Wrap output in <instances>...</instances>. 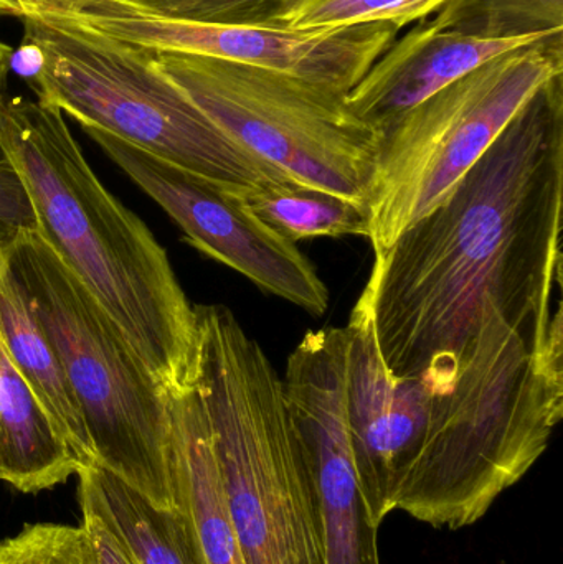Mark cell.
I'll return each mask as SVG.
<instances>
[{"mask_svg":"<svg viewBox=\"0 0 563 564\" xmlns=\"http://www.w3.org/2000/svg\"><path fill=\"white\" fill-rule=\"evenodd\" d=\"M563 73L519 109L442 205L373 254L362 291L383 364L450 393L495 297L563 338Z\"/></svg>","mask_w":563,"mask_h":564,"instance_id":"6da1fadb","label":"cell"},{"mask_svg":"<svg viewBox=\"0 0 563 564\" xmlns=\"http://www.w3.org/2000/svg\"><path fill=\"white\" fill-rule=\"evenodd\" d=\"M0 145L29 192L36 231L59 261L165 391L194 387V305L148 225L96 177L63 112L0 93Z\"/></svg>","mask_w":563,"mask_h":564,"instance_id":"7a4b0ae2","label":"cell"},{"mask_svg":"<svg viewBox=\"0 0 563 564\" xmlns=\"http://www.w3.org/2000/svg\"><path fill=\"white\" fill-rule=\"evenodd\" d=\"M563 416V340L512 324L495 297L450 393L435 394L396 499L435 529L475 525L548 449Z\"/></svg>","mask_w":563,"mask_h":564,"instance_id":"3957f363","label":"cell"},{"mask_svg":"<svg viewBox=\"0 0 563 564\" xmlns=\"http://www.w3.org/2000/svg\"><path fill=\"white\" fill-rule=\"evenodd\" d=\"M201 393L245 564H327L316 467L263 348L225 305H194Z\"/></svg>","mask_w":563,"mask_h":564,"instance_id":"277c9868","label":"cell"},{"mask_svg":"<svg viewBox=\"0 0 563 564\" xmlns=\"http://www.w3.org/2000/svg\"><path fill=\"white\" fill-rule=\"evenodd\" d=\"M20 52L43 105L245 198L291 182L225 134L161 68L151 50L69 17H29Z\"/></svg>","mask_w":563,"mask_h":564,"instance_id":"5b68a950","label":"cell"},{"mask_svg":"<svg viewBox=\"0 0 563 564\" xmlns=\"http://www.w3.org/2000/svg\"><path fill=\"white\" fill-rule=\"evenodd\" d=\"M6 264L58 355L91 466L115 474L154 506L174 509L167 391L39 231L23 234Z\"/></svg>","mask_w":563,"mask_h":564,"instance_id":"8992f818","label":"cell"},{"mask_svg":"<svg viewBox=\"0 0 563 564\" xmlns=\"http://www.w3.org/2000/svg\"><path fill=\"white\" fill-rule=\"evenodd\" d=\"M154 55L159 68L241 148L294 184L369 205L382 138L350 111L346 95L227 59Z\"/></svg>","mask_w":563,"mask_h":564,"instance_id":"52a82bcc","label":"cell"},{"mask_svg":"<svg viewBox=\"0 0 563 564\" xmlns=\"http://www.w3.org/2000/svg\"><path fill=\"white\" fill-rule=\"evenodd\" d=\"M563 73V33L509 50L407 112L382 135L369 198L373 254L446 200L519 109Z\"/></svg>","mask_w":563,"mask_h":564,"instance_id":"ba28073f","label":"cell"},{"mask_svg":"<svg viewBox=\"0 0 563 564\" xmlns=\"http://www.w3.org/2000/svg\"><path fill=\"white\" fill-rule=\"evenodd\" d=\"M83 131L178 225L185 240L263 291L313 315L329 307V291L296 243L263 224L243 198L154 158L108 132Z\"/></svg>","mask_w":563,"mask_h":564,"instance_id":"9c48e42d","label":"cell"},{"mask_svg":"<svg viewBox=\"0 0 563 564\" xmlns=\"http://www.w3.org/2000/svg\"><path fill=\"white\" fill-rule=\"evenodd\" d=\"M112 39L151 52L191 53L296 76L347 95L399 39L392 23L339 29L215 25L159 19L99 0L78 15H63Z\"/></svg>","mask_w":563,"mask_h":564,"instance_id":"30bf717a","label":"cell"},{"mask_svg":"<svg viewBox=\"0 0 563 564\" xmlns=\"http://www.w3.org/2000/svg\"><path fill=\"white\" fill-rule=\"evenodd\" d=\"M349 347L344 327L310 330L281 378L288 410L316 467L326 519L327 564H382L354 473L349 433Z\"/></svg>","mask_w":563,"mask_h":564,"instance_id":"8fae6325","label":"cell"},{"mask_svg":"<svg viewBox=\"0 0 563 564\" xmlns=\"http://www.w3.org/2000/svg\"><path fill=\"white\" fill-rule=\"evenodd\" d=\"M349 433L354 473L370 523L380 529L412 467L436 393L383 364L369 305L360 295L347 322Z\"/></svg>","mask_w":563,"mask_h":564,"instance_id":"7c38bea8","label":"cell"},{"mask_svg":"<svg viewBox=\"0 0 563 564\" xmlns=\"http://www.w3.org/2000/svg\"><path fill=\"white\" fill-rule=\"evenodd\" d=\"M532 42L538 40L491 42L440 29L433 20L419 23L376 59L347 93L346 105L382 138L407 112L446 86Z\"/></svg>","mask_w":563,"mask_h":564,"instance_id":"4fadbf2b","label":"cell"},{"mask_svg":"<svg viewBox=\"0 0 563 564\" xmlns=\"http://www.w3.org/2000/svg\"><path fill=\"white\" fill-rule=\"evenodd\" d=\"M174 513L192 564H245L197 387L167 391Z\"/></svg>","mask_w":563,"mask_h":564,"instance_id":"5bb4252c","label":"cell"},{"mask_svg":"<svg viewBox=\"0 0 563 564\" xmlns=\"http://www.w3.org/2000/svg\"><path fill=\"white\" fill-rule=\"evenodd\" d=\"M79 467L0 335V480L20 492L35 494L66 482Z\"/></svg>","mask_w":563,"mask_h":564,"instance_id":"9a60e30c","label":"cell"},{"mask_svg":"<svg viewBox=\"0 0 563 564\" xmlns=\"http://www.w3.org/2000/svg\"><path fill=\"white\" fill-rule=\"evenodd\" d=\"M0 335L7 351L83 466H91L88 437L75 394L55 348L40 327L9 267L0 274Z\"/></svg>","mask_w":563,"mask_h":564,"instance_id":"2e32d148","label":"cell"},{"mask_svg":"<svg viewBox=\"0 0 563 564\" xmlns=\"http://www.w3.org/2000/svg\"><path fill=\"white\" fill-rule=\"evenodd\" d=\"M82 510L98 516L138 564H192L174 510L154 506L124 480L98 466L76 473Z\"/></svg>","mask_w":563,"mask_h":564,"instance_id":"e0dca14e","label":"cell"},{"mask_svg":"<svg viewBox=\"0 0 563 564\" xmlns=\"http://www.w3.org/2000/svg\"><path fill=\"white\" fill-rule=\"evenodd\" d=\"M243 202L291 243L321 237H370L369 205L320 188L286 182L253 192Z\"/></svg>","mask_w":563,"mask_h":564,"instance_id":"ac0fdd59","label":"cell"},{"mask_svg":"<svg viewBox=\"0 0 563 564\" xmlns=\"http://www.w3.org/2000/svg\"><path fill=\"white\" fill-rule=\"evenodd\" d=\"M478 40H539L563 33V0H448L432 19Z\"/></svg>","mask_w":563,"mask_h":564,"instance_id":"d6986e66","label":"cell"},{"mask_svg":"<svg viewBox=\"0 0 563 564\" xmlns=\"http://www.w3.org/2000/svg\"><path fill=\"white\" fill-rule=\"evenodd\" d=\"M448 0H286L271 26L291 30L339 29L392 23L400 30L439 12Z\"/></svg>","mask_w":563,"mask_h":564,"instance_id":"ffe728a7","label":"cell"},{"mask_svg":"<svg viewBox=\"0 0 563 564\" xmlns=\"http://www.w3.org/2000/svg\"><path fill=\"white\" fill-rule=\"evenodd\" d=\"M0 564H96L85 527L33 523L0 542Z\"/></svg>","mask_w":563,"mask_h":564,"instance_id":"44dd1931","label":"cell"},{"mask_svg":"<svg viewBox=\"0 0 563 564\" xmlns=\"http://www.w3.org/2000/svg\"><path fill=\"white\" fill-rule=\"evenodd\" d=\"M126 9L181 22L271 26L286 0H115Z\"/></svg>","mask_w":563,"mask_h":564,"instance_id":"7402d4cb","label":"cell"},{"mask_svg":"<svg viewBox=\"0 0 563 564\" xmlns=\"http://www.w3.org/2000/svg\"><path fill=\"white\" fill-rule=\"evenodd\" d=\"M6 91L7 79H0V93ZM33 230L36 218L29 192L12 159L0 145V274L17 240Z\"/></svg>","mask_w":563,"mask_h":564,"instance_id":"603a6c76","label":"cell"},{"mask_svg":"<svg viewBox=\"0 0 563 564\" xmlns=\"http://www.w3.org/2000/svg\"><path fill=\"white\" fill-rule=\"evenodd\" d=\"M82 525L85 527L91 540L96 564H138L124 543L98 516L88 510H82Z\"/></svg>","mask_w":563,"mask_h":564,"instance_id":"cb8c5ba5","label":"cell"},{"mask_svg":"<svg viewBox=\"0 0 563 564\" xmlns=\"http://www.w3.org/2000/svg\"><path fill=\"white\" fill-rule=\"evenodd\" d=\"M99 0H0V17L25 20L29 17L78 15Z\"/></svg>","mask_w":563,"mask_h":564,"instance_id":"d4e9b609","label":"cell"},{"mask_svg":"<svg viewBox=\"0 0 563 564\" xmlns=\"http://www.w3.org/2000/svg\"><path fill=\"white\" fill-rule=\"evenodd\" d=\"M13 52H15V50H13L12 46L7 45L6 42L0 40V79H7V76H9Z\"/></svg>","mask_w":563,"mask_h":564,"instance_id":"484cf974","label":"cell"}]
</instances>
